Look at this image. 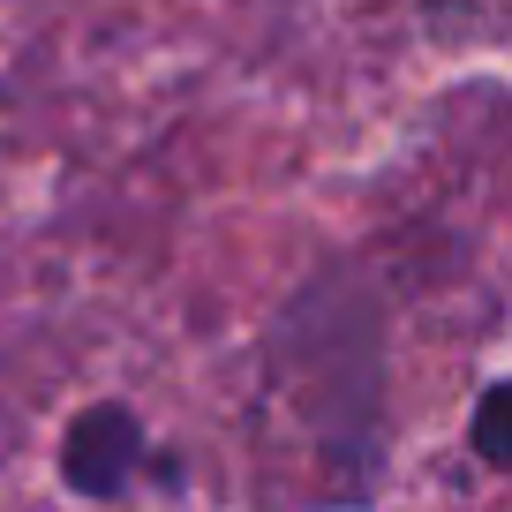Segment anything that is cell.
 <instances>
[{"label":"cell","instance_id":"7a4b0ae2","mask_svg":"<svg viewBox=\"0 0 512 512\" xmlns=\"http://www.w3.org/2000/svg\"><path fill=\"white\" fill-rule=\"evenodd\" d=\"M53 475L76 505H128L136 490H174L181 467L174 452L151 437V422L128 400H83L61 422V445H53Z\"/></svg>","mask_w":512,"mask_h":512},{"label":"cell","instance_id":"6da1fadb","mask_svg":"<svg viewBox=\"0 0 512 512\" xmlns=\"http://www.w3.org/2000/svg\"><path fill=\"white\" fill-rule=\"evenodd\" d=\"M249 505L369 512L392 482V302L332 249L272 302L249 377Z\"/></svg>","mask_w":512,"mask_h":512},{"label":"cell","instance_id":"3957f363","mask_svg":"<svg viewBox=\"0 0 512 512\" xmlns=\"http://www.w3.org/2000/svg\"><path fill=\"white\" fill-rule=\"evenodd\" d=\"M505 400H512L505 377H490V384L475 392V422H467V445H475V460L490 467V475L505 467Z\"/></svg>","mask_w":512,"mask_h":512}]
</instances>
